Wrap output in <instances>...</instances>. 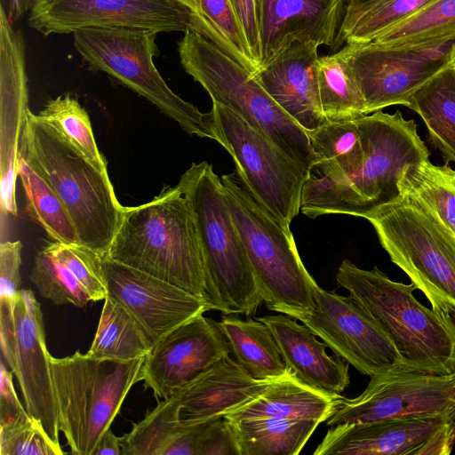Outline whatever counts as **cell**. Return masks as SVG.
<instances>
[{"label":"cell","mask_w":455,"mask_h":455,"mask_svg":"<svg viewBox=\"0 0 455 455\" xmlns=\"http://www.w3.org/2000/svg\"><path fill=\"white\" fill-rule=\"evenodd\" d=\"M364 148L359 172L347 180L316 177L312 172L302 189L300 212L315 219L325 214L364 218L396 200L398 181L409 164L429 159L430 151L417 132L413 119L401 111L381 110L357 118Z\"/></svg>","instance_id":"cell-1"},{"label":"cell","mask_w":455,"mask_h":455,"mask_svg":"<svg viewBox=\"0 0 455 455\" xmlns=\"http://www.w3.org/2000/svg\"><path fill=\"white\" fill-rule=\"evenodd\" d=\"M106 257L206 300L196 226L188 199L178 184L164 187L146 204L124 206Z\"/></svg>","instance_id":"cell-2"},{"label":"cell","mask_w":455,"mask_h":455,"mask_svg":"<svg viewBox=\"0 0 455 455\" xmlns=\"http://www.w3.org/2000/svg\"><path fill=\"white\" fill-rule=\"evenodd\" d=\"M336 281L387 332L403 370L455 374V317L422 305L412 283L395 282L377 267L363 269L347 259L338 267Z\"/></svg>","instance_id":"cell-3"},{"label":"cell","mask_w":455,"mask_h":455,"mask_svg":"<svg viewBox=\"0 0 455 455\" xmlns=\"http://www.w3.org/2000/svg\"><path fill=\"white\" fill-rule=\"evenodd\" d=\"M178 185L188 199L196 226L209 310L254 315L263 300L221 179L203 161L193 163Z\"/></svg>","instance_id":"cell-4"},{"label":"cell","mask_w":455,"mask_h":455,"mask_svg":"<svg viewBox=\"0 0 455 455\" xmlns=\"http://www.w3.org/2000/svg\"><path fill=\"white\" fill-rule=\"evenodd\" d=\"M20 156L60 198L81 245L106 257L124 206L108 174L96 168L51 126L28 110Z\"/></svg>","instance_id":"cell-5"},{"label":"cell","mask_w":455,"mask_h":455,"mask_svg":"<svg viewBox=\"0 0 455 455\" xmlns=\"http://www.w3.org/2000/svg\"><path fill=\"white\" fill-rule=\"evenodd\" d=\"M183 69L308 172L316 165L309 136L259 84L253 73L200 34L186 30L178 43Z\"/></svg>","instance_id":"cell-6"},{"label":"cell","mask_w":455,"mask_h":455,"mask_svg":"<svg viewBox=\"0 0 455 455\" xmlns=\"http://www.w3.org/2000/svg\"><path fill=\"white\" fill-rule=\"evenodd\" d=\"M391 261L439 313L455 317V235L411 194L364 216Z\"/></svg>","instance_id":"cell-7"},{"label":"cell","mask_w":455,"mask_h":455,"mask_svg":"<svg viewBox=\"0 0 455 455\" xmlns=\"http://www.w3.org/2000/svg\"><path fill=\"white\" fill-rule=\"evenodd\" d=\"M221 181L267 307L299 321L315 308L312 284L290 228L263 208L235 174Z\"/></svg>","instance_id":"cell-8"},{"label":"cell","mask_w":455,"mask_h":455,"mask_svg":"<svg viewBox=\"0 0 455 455\" xmlns=\"http://www.w3.org/2000/svg\"><path fill=\"white\" fill-rule=\"evenodd\" d=\"M144 360L96 359L79 350L62 358L50 355L59 428L72 454H93L130 389L142 380Z\"/></svg>","instance_id":"cell-9"},{"label":"cell","mask_w":455,"mask_h":455,"mask_svg":"<svg viewBox=\"0 0 455 455\" xmlns=\"http://www.w3.org/2000/svg\"><path fill=\"white\" fill-rule=\"evenodd\" d=\"M73 36L76 52L92 69L107 73L146 98L189 135L215 140L210 114L175 94L156 69V31L90 28Z\"/></svg>","instance_id":"cell-10"},{"label":"cell","mask_w":455,"mask_h":455,"mask_svg":"<svg viewBox=\"0 0 455 455\" xmlns=\"http://www.w3.org/2000/svg\"><path fill=\"white\" fill-rule=\"evenodd\" d=\"M215 140L232 156L237 177L253 198L290 228L300 212L303 186L311 172L225 105L212 101Z\"/></svg>","instance_id":"cell-11"},{"label":"cell","mask_w":455,"mask_h":455,"mask_svg":"<svg viewBox=\"0 0 455 455\" xmlns=\"http://www.w3.org/2000/svg\"><path fill=\"white\" fill-rule=\"evenodd\" d=\"M0 343L5 365L14 373L25 408L50 439L59 443V421L41 305L29 289L0 297Z\"/></svg>","instance_id":"cell-12"},{"label":"cell","mask_w":455,"mask_h":455,"mask_svg":"<svg viewBox=\"0 0 455 455\" xmlns=\"http://www.w3.org/2000/svg\"><path fill=\"white\" fill-rule=\"evenodd\" d=\"M364 103V115L409 98L455 59V38L430 45L387 47L373 42L341 49Z\"/></svg>","instance_id":"cell-13"},{"label":"cell","mask_w":455,"mask_h":455,"mask_svg":"<svg viewBox=\"0 0 455 455\" xmlns=\"http://www.w3.org/2000/svg\"><path fill=\"white\" fill-rule=\"evenodd\" d=\"M423 416L455 419V374L442 376L397 368L374 375L359 395L338 398L326 424L333 427Z\"/></svg>","instance_id":"cell-14"},{"label":"cell","mask_w":455,"mask_h":455,"mask_svg":"<svg viewBox=\"0 0 455 455\" xmlns=\"http://www.w3.org/2000/svg\"><path fill=\"white\" fill-rule=\"evenodd\" d=\"M315 308L299 321L319 337L335 356L370 378L403 369L395 344L373 316L348 296L312 284Z\"/></svg>","instance_id":"cell-15"},{"label":"cell","mask_w":455,"mask_h":455,"mask_svg":"<svg viewBox=\"0 0 455 455\" xmlns=\"http://www.w3.org/2000/svg\"><path fill=\"white\" fill-rule=\"evenodd\" d=\"M28 20L44 36L90 28L188 29L187 10L176 0H35Z\"/></svg>","instance_id":"cell-16"},{"label":"cell","mask_w":455,"mask_h":455,"mask_svg":"<svg viewBox=\"0 0 455 455\" xmlns=\"http://www.w3.org/2000/svg\"><path fill=\"white\" fill-rule=\"evenodd\" d=\"M455 419L423 416L331 427L314 455H448Z\"/></svg>","instance_id":"cell-17"},{"label":"cell","mask_w":455,"mask_h":455,"mask_svg":"<svg viewBox=\"0 0 455 455\" xmlns=\"http://www.w3.org/2000/svg\"><path fill=\"white\" fill-rule=\"evenodd\" d=\"M108 295L135 319L153 346L165 334L209 310L206 300L153 275L101 258Z\"/></svg>","instance_id":"cell-18"},{"label":"cell","mask_w":455,"mask_h":455,"mask_svg":"<svg viewBox=\"0 0 455 455\" xmlns=\"http://www.w3.org/2000/svg\"><path fill=\"white\" fill-rule=\"evenodd\" d=\"M230 346L218 322L203 314L174 328L145 356L142 380L158 398H168L226 355Z\"/></svg>","instance_id":"cell-19"},{"label":"cell","mask_w":455,"mask_h":455,"mask_svg":"<svg viewBox=\"0 0 455 455\" xmlns=\"http://www.w3.org/2000/svg\"><path fill=\"white\" fill-rule=\"evenodd\" d=\"M25 47L0 8V190L1 213L17 216L16 181L22 136L28 113Z\"/></svg>","instance_id":"cell-20"},{"label":"cell","mask_w":455,"mask_h":455,"mask_svg":"<svg viewBox=\"0 0 455 455\" xmlns=\"http://www.w3.org/2000/svg\"><path fill=\"white\" fill-rule=\"evenodd\" d=\"M349 0H256L259 68L295 43L334 45Z\"/></svg>","instance_id":"cell-21"},{"label":"cell","mask_w":455,"mask_h":455,"mask_svg":"<svg viewBox=\"0 0 455 455\" xmlns=\"http://www.w3.org/2000/svg\"><path fill=\"white\" fill-rule=\"evenodd\" d=\"M318 47L315 43L292 44L254 74L277 105L307 132L328 122L319 95Z\"/></svg>","instance_id":"cell-22"},{"label":"cell","mask_w":455,"mask_h":455,"mask_svg":"<svg viewBox=\"0 0 455 455\" xmlns=\"http://www.w3.org/2000/svg\"><path fill=\"white\" fill-rule=\"evenodd\" d=\"M273 332L290 375L302 385L338 397L350 384L349 363L326 353V344L305 324L284 314L258 317Z\"/></svg>","instance_id":"cell-23"},{"label":"cell","mask_w":455,"mask_h":455,"mask_svg":"<svg viewBox=\"0 0 455 455\" xmlns=\"http://www.w3.org/2000/svg\"><path fill=\"white\" fill-rule=\"evenodd\" d=\"M275 380L253 379L228 355L174 394L180 403L181 419L211 420L252 400Z\"/></svg>","instance_id":"cell-24"},{"label":"cell","mask_w":455,"mask_h":455,"mask_svg":"<svg viewBox=\"0 0 455 455\" xmlns=\"http://www.w3.org/2000/svg\"><path fill=\"white\" fill-rule=\"evenodd\" d=\"M208 421L181 419L180 403L172 394L121 437L122 455H197Z\"/></svg>","instance_id":"cell-25"},{"label":"cell","mask_w":455,"mask_h":455,"mask_svg":"<svg viewBox=\"0 0 455 455\" xmlns=\"http://www.w3.org/2000/svg\"><path fill=\"white\" fill-rule=\"evenodd\" d=\"M339 396H329L307 387L288 372L224 418L232 422L271 418L315 419L322 423L332 414Z\"/></svg>","instance_id":"cell-26"},{"label":"cell","mask_w":455,"mask_h":455,"mask_svg":"<svg viewBox=\"0 0 455 455\" xmlns=\"http://www.w3.org/2000/svg\"><path fill=\"white\" fill-rule=\"evenodd\" d=\"M218 325L230 346L231 355L251 377L272 380L288 374L279 345L263 322L230 314L222 316Z\"/></svg>","instance_id":"cell-27"},{"label":"cell","mask_w":455,"mask_h":455,"mask_svg":"<svg viewBox=\"0 0 455 455\" xmlns=\"http://www.w3.org/2000/svg\"><path fill=\"white\" fill-rule=\"evenodd\" d=\"M405 106L422 118L428 132V140L439 150L444 163H455L453 62L418 89Z\"/></svg>","instance_id":"cell-28"},{"label":"cell","mask_w":455,"mask_h":455,"mask_svg":"<svg viewBox=\"0 0 455 455\" xmlns=\"http://www.w3.org/2000/svg\"><path fill=\"white\" fill-rule=\"evenodd\" d=\"M188 12V29L195 31L255 74L258 66L229 0H176Z\"/></svg>","instance_id":"cell-29"},{"label":"cell","mask_w":455,"mask_h":455,"mask_svg":"<svg viewBox=\"0 0 455 455\" xmlns=\"http://www.w3.org/2000/svg\"><path fill=\"white\" fill-rule=\"evenodd\" d=\"M240 455H297L321 423L315 419H254L232 422Z\"/></svg>","instance_id":"cell-30"},{"label":"cell","mask_w":455,"mask_h":455,"mask_svg":"<svg viewBox=\"0 0 455 455\" xmlns=\"http://www.w3.org/2000/svg\"><path fill=\"white\" fill-rule=\"evenodd\" d=\"M321 176L347 180L356 174L364 159V148L357 118L327 122L307 132Z\"/></svg>","instance_id":"cell-31"},{"label":"cell","mask_w":455,"mask_h":455,"mask_svg":"<svg viewBox=\"0 0 455 455\" xmlns=\"http://www.w3.org/2000/svg\"><path fill=\"white\" fill-rule=\"evenodd\" d=\"M152 347L132 315L119 302L107 296L86 355L96 359L130 361L146 356Z\"/></svg>","instance_id":"cell-32"},{"label":"cell","mask_w":455,"mask_h":455,"mask_svg":"<svg viewBox=\"0 0 455 455\" xmlns=\"http://www.w3.org/2000/svg\"><path fill=\"white\" fill-rule=\"evenodd\" d=\"M320 101L328 122L354 120L364 115V103L340 50L316 61Z\"/></svg>","instance_id":"cell-33"},{"label":"cell","mask_w":455,"mask_h":455,"mask_svg":"<svg viewBox=\"0 0 455 455\" xmlns=\"http://www.w3.org/2000/svg\"><path fill=\"white\" fill-rule=\"evenodd\" d=\"M18 175L26 199V212L53 241L80 244L66 207L50 184L20 156Z\"/></svg>","instance_id":"cell-34"},{"label":"cell","mask_w":455,"mask_h":455,"mask_svg":"<svg viewBox=\"0 0 455 455\" xmlns=\"http://www.w3.org/2000/svg\"><path fill=\"white\" fill-rule=\"evenodd\" d=\"M400 193H409L427 204L455 235V170L449 163L435 165L429 159L409 164L398 181Z\"/></svg>","instance_id":"cell-35"},{"label":"cell","mask_w":455,"mask_h":455,"mask_svg":"<svg viewBox=\"0 0 455 455\" xmlns=\"http://www.w3.org/2000/svg\"><path fill=\"white\" fill-rule=\"evenodd\" d=\"M455 38V0H434L372 42L387 47H416Z\"/></svg>","instance_id":"cell-36"},{"label":"cell","mask_w":455,"mask_h":455,"mask_svg":"<svg viewBox=\"0 0 455 455\" xmlns=\"http://www.w3.org/2000/svg\"><path fill=\"white\" fill-rule=\"evenodd\" d=\"M35 116L51 126L96 168L108 174L107 162L95 141L90 117L76 99L70 94L59 96L49 100Z\"/></svg>","instance_id":"cell-37"},{"label":"cell","mask_w":455,"mask_h":455,"mask_svg":"<svg viewBox=\"0 0 455 455\" xmlns=\"http://www.w3.org/2000/svg\"><path fill=\"white\" fill-rule=\"evenodd\" d=\"M434 0H384L348 20H343L334 45L364 44L413 15Z\"/></svg>","instance_id":"cell-38"},{"label":"cell","mask_w":455,"mask_h":455,"mask_svg":"<svg viewBox=\"0 0 455 455\" xmlns=\"http://www.w3.org/2000/svg\"><path fill=\"white\" fill-rule=\"evenodd\" d=\"M30 280L42 297L56 305L70 303L78 307H85L92 301L80 282L57 259L48 244L37 251Z\"/></svg>","instance_id":"cell-39"},{"label":"cell","mask_w":455,"mask_h":455,"mask_svg":"<svg viewBox=\"0 0 455 455\" xmlns=\"http://www.w3.org/2000/svg\"><path fill=\"white\" fill-rule=\"evenodd\" d=\"M57 257L76 277L92 301L104 300L108 295L101 271V257L81 244L48 243Z\"/></svg>","instance_id":"cell-40"},{"label":"cell","mask_w":455,"mask_h":455,"mask_svg":"<svg viewBox=\"0 0 455 455\" xmlns=\"http://www.w3.org/2000/svg\"><path fill=\"white\" fill-rule=\"evenodd\" d=\"M1 455H62L40 422L32 417L0 427Z\"/></svg>","instance_id":"cell-41"},{"label":"cell","mask_w":455,"mask_h":455,"mask_svg":"<svg viewBox=\"0 0 455 455\" xmlns=\"http://www.w3.org/2000/svg\"><path fill=\"white\" fill-rule=\"evenodd\" d=\"M197 455H240L229 420L220 417L207 422L199 438Z\"/></svg>","instance_id":"cell-42"},{"label":"cell","mask_w":455,"mask_h":455,"mask_svg":"<svg viewBox=\"0 0 455 455\" xmlns=\"http://www.w3.org/2000/svg\"><path fill=\"white\" fill-rule=\"evenodd\" d=\"M20 241H5L0 244V297H13L21 283Z\"/></svg>","instance_id":"cell-43"},{"label":"cell","mask_w":455,"mask_h":455,"mask_svg":"<svg viewBox=\"0 0 455 455\" xmlns=\"http://www.w3.org/2000/svg\"><path fill=\"white\" fill-rule=\"evenodd\" d=\"M229 3L259 70L260 66V39L256 0H229Z\"/></svg>","instance_id":"cell-44"},{"label":"cell","mask_w":455,"mask_h":455,"mask_svg":"<svg viewBox=\"0 0 455 455\" xmlns=\"http://www.w3.org/2000/svg\"><path fill=\"white\" fill-rule=\"evenodd\" d=\"M13 372L0 362V427L12 424L29 417L15 392L12 381Z\"/></svg>","instance_id":"cell-45"},{"label":"cell","mask_w":455,"mask_h":455,"mask_svg":"<svg viewBox=\"0 0 455 455\" xmlns=\"http://www.w3.org/2000/svg\"><path fill=\"white\" fill-rule=\"evenodd\" d=\"M122 455L121 437L115 435L108 429L100 439L92 455Z\"/></svg>","instance_id":"cell-46"},{"label":"cell","mask_w":455,"mask_h":455,"mask_svg":"<svg viewBox=\"0 0 455 455\" xmlns=\"http://www.w3.org/2000/svg\"><path fill=\"white\" fill-rule=\"evenodd\" d=\"M384 0H349L343 20L355 17Z\"/></svg>","instance_id":"cell-47"},{"label":"cell","mask_w":455,"mask_h":455,"mask_svg":"<svg viewBox=\"0 0 455 455\" xmlns=\"http://www.w3.org/2000/svg\"><path fill=\"white\" fill-rule=\"evenodd\" d=\"M35 0H9V13L10 20H17L21 17L25 12L30 11Z\"/></svg>","instance_id":"cell-48"},{"label":"cell","mask_w":455,"mask_h":455,"mask_svg":"<svg viewBox=\"0 0 455 455\" xmlns=\"http://www.w3.org/2000/svg\"><path fill=\"white\" fill-rule=\"evenodd\" d=\"M453 65H454V68H455V59H454V60H453Z\"/></svg>","instance_id":"cell-49"}]
</instances>
